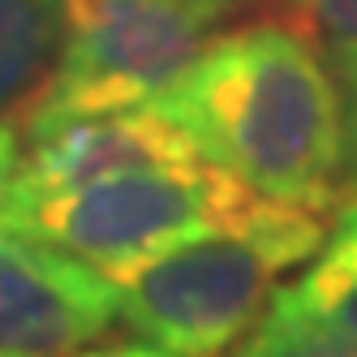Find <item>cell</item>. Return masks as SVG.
Instances as JSON below:
<instances>
[{"instance_id": "cell-8", "label": "cell", "mask_w": 357, "mask_h": 357, "mask_svg": "<svg viewBox=\"0 0 357 357\" xmlns=\"http://www.w3.org/2000/svg\"><path fill=\"white\" fill-rule=\"evenodd\" d=\"M275 297L357 353V185L340 198L336 228L327 245H319L314 267L297 284L275 289Z\"/></svg>"}, {"instance_id": "cell-11", "label": "cell", "mask_w": 357, "mask_h": 357, "mask_svg": "<svg viewBox=\"0 0 357 357\" xmlns=\"http://www.w3.org/2000/svg\"><path fill=\"white\" fill-rule=\"evenodd\" d=\"M17 160H22V130L9 125V121H0V190L9 185Z\"/></svg>"}, {"instance_id": "cell-5", "label": "cell", "mask_w": 357, "mask_h": 357, "mask_svg": "<svg viewBox=\"0 0 357 357\" xmlns=\"http://www.w3.org/2000/svg\"><path fill=\"white\" fill-rule=\"evenodd\" d=\"M116 284L78 254L0 228V353L69 357L108 336Z\"/></svg>"}, {"instance_id": "cell-13", "label": "cell", "mask_w": 357, "mask_h": 357, "mask_svg": "<svg viewBox=\"0 0 357 357\" xmlns=\"http://www.w3.org/2000/svg\"><path fill=\"white\" fill-rule=\"evenodd\" d=\"M349 95H353V104H349V116H344V134H349V155H344V164H349V181L357 185V82L349 86Z\"/></svg>"}, {"instance_id": "cell-14", "label": "cell", "mask_w": 357, "mask_h": 357, "mask_svg": "<svg viewBox=\"0 0 357 357\" xmlns=\"http://www.w3.org/2000/svg\"><path fill=\"white\" fill-rule=\"evenodd\" d=\"M0 357H9V353H0Z\"/></svg>"}, {"instance_id": "cell-1", "label": "cell", "mask_w": 357, "mask_h": 357, "mask_svg": "<svg viewBox=\"0 0 357 357\" xmlns=\"http://www.w3.org/2000/svg\"><path fill=\"white\" fill-rule=\"evenodd\" d=\"M151 108L198 155L267 198L336 211L349 155L336 73L289 17H259L202 43Z\"/></svg>"}, {"instance_id": "cell-4", "label": "cell", "mask_w": 357, "mask_h": 357, "mask_svg": "<svg viewBox=\"0 0 357 357\" xmlns=\"http://www.w3.org/2000/svg\"><path fill=\"white\" fill-rule=\"evenodd\" d=\"M280 271H289L280 254L237 224L176 241L112 275V284L138 336L181 357H211L259 323Z\"/></svg>"}, {"instance_id": "cell-12", "label": "cell", "mask_w": 357, "mask_h": 357, "mask_svg": "<svg viewBox=\"0 0 357 357\" xmlns=\"http://www.w3.org/2000/svg\"><path fill=\"white\" fill-rule=\"evenodd\" d=\"M82 357H181V353H168L160 344H108V349H95Z\"/></svg>"}, {"instance_id": "cell-6", "label": "cell", "mask_w": 357, "mask_h": 357, "mask_svg": "<svg viewBox=\"0 0 357 357\" xmlns=\"http://www.w3.org/2000/svg\"><path fill=\"white\" fill-rule=\"evenodd\" d=\"M190 160H198V146L164 112L116 108V112L65 121L26 138V155L17 160L0 198L5 202L47 198V194H65L130 168L190 164Z\"/></svg>"}, {"instance_id": "cell-10", "label": "cell", "mask_w": 357, "mask_h": 357, "mask_svg": "<svg viewBox=\"0 0 357 357\" xmlns=\"http://www.w3.org/2000/svg\"><path fill=\"white\" fill-rule=\"evenodd\" d=\"M284 17L319 47L344 86L357 82V0H280Z\"/></svg>"}, {"instance_id": "cell-2", "label": "cell", "mask_w": 357, "mask_h": 357, "mask_svg": "<svg viewBox=\"0 0 357 357\" xmlns=\"http://www.w3.org/2000/svg\"><path fill=\"white\" fill-rule=\"evenodd\" d=\"M250 202L254 190L233 172L190 160L130 168L47 198H0V228L52 241L112 280L176 241L237 228Z\"/></svg>"}, {"instance_id": "cell-9", "label": "cell", "mask_w": 357, "mask_h": 357, "mask_svg": "<svg viewBox=\"0 0 357 357\" xmlns=\"http://www.w3.org/2000/svg\"><path fill=\"white\" fill-rule=\"evenodd\" d=\"M211 357H220V353H211ZM228 357H357V353L349 344H340L336 336H327L323 327H314L310 319H301L297 310H289L271 293L259 323L245 331L237 353H228Z\"/></svg>"}, {"instance_id": "cell-3", "label": "cell", "mask_w": 357, "mask_h": 357, "mask_svg": "<svg viewBox=\"0 0 357 357\" xmlns=\"http://www.w3.org/2000/svg\"><path fill=\"white\" fill-rule=\"evenodd\" d=\"M228 0H73L65 52L22 138L160 95L211 39Z\"/></svg>"}, {"instance_id": "cell-7", "label": "cell", "mask_w": 357, "mask_h": 357, "mask_svg": "<svg viewBox=\"0 0 357 357\" xmlns=\"http://www.w3.org/2000/svg\"><path fill=\"white\" fill-rule=\"evenodd\" d=\"M73 0H0V116L26 108L65 52Z\"/></svg>"}, {"instance_id": "cell-15", "label": "cell", "mask_w": 357, "mask_h": 357, "mask_svg": "<svg viewBox=\"0 0 357 357\" xmlns=\"http://www.w3.org/2000/svg\"><path fill=\"white\" fill-rule=\"evenodd\" d=\"M228 5H233V0H228Z\"/></svg>"}]
</instances>
